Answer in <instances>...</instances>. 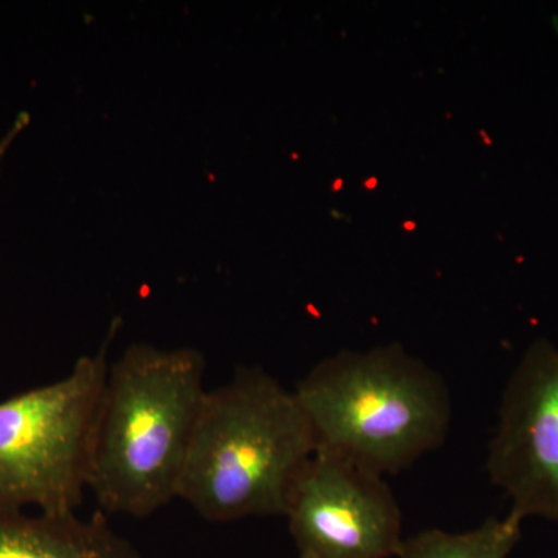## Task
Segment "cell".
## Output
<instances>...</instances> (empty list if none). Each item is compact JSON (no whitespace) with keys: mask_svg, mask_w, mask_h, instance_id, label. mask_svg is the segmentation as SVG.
Returning a JSON list of instances; mask_svg holds the SVG:
<instances>
[{"mask_svg":"<svg viewBox=\"0 0 558 558\" xmlns=\"http://www.w3.org/2000/svg\"><path fill=\"white\" fill-rule=\"evenodd\" d=\"M486 472L520 520L558 523V348L549 341L532 344L506 384Z\"/></svg>","mask_w":558,"mask_h":558,"instance_id":"6","label":"cell"},{"mask_svg":"<svg viewBox=\"0 0 558 558\" xmlns=\"http://www.w3.org/2000/svg\"><path fill=\"white\" fill-rule=\"evenodd\" d=\"M521 524L523 520L509 512L464 532L427 529L403 538L398 558H509L519 545Z\"/></svg>","mask_w":558,"mask_h":558,"instance_id":"8","label":"cell"},{"mask_svg":"<svg viewBox=\"0 0 558 558\" xmlns=\"http://www.w3.org/2000/svg\"><path fill=\"white\" fill-rule=\"evenodd\" d=\"M284 519L299 558H391L402 512L384 476L315 451L290 494Z\"/></svg>","mask_w":558,"mask_h":558,"instance_id":"5","label":"cell"},{"mask_svg":"<svg viewBox=\"0 0 558 558\" xmlns=\"http://www.w3.org/2000/svg\"><path fill=\"white\" fill-rule=\"evenodd\" d=\"M317 451L293 389L241 366L202 402L178 498L213 523L284 517L296 480Z\"/></svg>","mask_w":558,"mask_h":558,"instance_id":"2","label":"cell"},{"mask_svg":"<svg viewBox=\"0 0 558 558\" xmlns=\"http://www.w3.org/2000/svg\"><path fill=\"white\" fill-rule=\"evenodd\" d=\"M105 515L0 509V558H140Z\"/></svg>","mask_w":558,"mask_h":558,"instance_id":"7","label":"cell"},{"mask_svg":"<svg viewBox=\"0 0 558 558\" xmlns=\"http://www.w3.org/2000/svg\"><path fill=\"white\" fill-rule=\"evenodd\" d=\"M293 392L317 451L384 478L439 450L453 418L447 381L399 344L322 360Z\"/></svg>","mask_w":558,"mask_h":558,"instance_id":"3","label":"cell"},{"mask_svg":"<svg viewBox=\"0 0 558 558\" xmlns=\"http://www.w3.org/2000/svg\"><path fill=\"white\" fill-rule=\"evenodd\" d=\"M28 123H31V116H28L27 112H22L16 117V120L13 121L9 131L0 137V170H2L3 160H5L11 146H13V143L16 142V138L20 137L22 132L25 131Z\"/></svg>","mask_w":558,"mask_h":558,"instance_id":"9","label":"cell"},{"mask_svg":"<svg viewBox=\"0 0 558 558\" xmlns=\"http://www.w3.org/2000/svg\"><path fill=\"white\" fill-rule=\"evenodd\" d=\"M117 323L68 376L0 402V509L78 510L89 490L92 436Z\"/></svg>","mask_w":558,"mask_h":558,"instance_id":"4","label":"cell"},{"mask_svg":"<svg viewBox=\"0 0 558 558\" xmlns=\"http://www.w3.org/2000/svg\"><path fill=\"white\" fill-rule=\"evenodd\" d=\"M193 348L131 344L110 363L92 436L89 490L109 515L149 519L178 498L207 389Z\"/></svg>","mask_w":558,"mask_h":558,"instance_id":"1","label":"cell"}]
</instances>
